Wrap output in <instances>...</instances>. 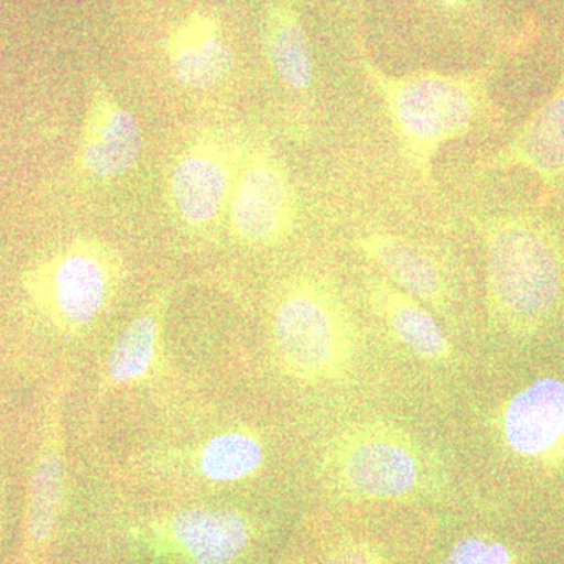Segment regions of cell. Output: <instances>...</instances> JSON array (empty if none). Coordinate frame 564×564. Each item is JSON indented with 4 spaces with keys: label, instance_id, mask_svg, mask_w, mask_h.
Masks as SVG:
<instances>
[{
    "label": "cell",
    "instance_id": "cell-4",
    "mask_svg": "<svg viewBox=\"0 0 564 564\" xmlns=\"http://www.w3.org/2000/svg\"><path fill=\"white\" fill-rule=\"evenodd\" d=\"M274 351L282 369L304 383L339 381L351 372L359 336L339 293L317 278L291 280L272 311Z\"/></svg>",
    "mask_w": 564,
    "mask_h": 564
},
{
    "label": "cell",
    "instance_id": "cell-2",
    "mask_svg": "<svg viewBox=\"0 0 564 564\" xmlns=\"http://www.w3.org/2000/svg\"><path fill=\"white\" fill-rule=\"evenodd\" d=\"M485 247L486 302L492 322L511 334H530L562 295V256L554 237L524 217L478 223Z\"/></svg>",
    "mask_w": 564,
    "mask_h": 564
},
{
    "label": "cell",
    "instance_id": "cell-21",
    "mask_svg": "<svg viewBox=\"0 0 564 564\" xmlns=\"http://www.w3.org/2000/svg\"><path fill=\"white\" fill-rule=\"evenodd\" d=\"M433 2L447 7V9H458V7L467 6V3L473 2V0H433Z\"/></svg>",
    "mask_w": 564,
    "mask_h": 564
},
{
    "label": "cell",
    "instance_id": "cell-11",
    "mask_svg": "<svg viewBox=\"0 0 564 564\" xmlns=\"http://www.w3.org/2000/svg\"><path fill=\"white\" fill-rule=\"evenodd\" d=\"M500 430L516 455L549 473H564V380L540 378L511 397Z\"/></svg>",
    "mask_w": 564,
    "mask_h": 564
},
{
    "label": "cell",
    "instance_id": "cell-6",
    "mask_svg": "<svg viewBox=\"0 0 564 564\" xmlns=\"http://www.w3.org/2000/svg\"><path fill=\"white\" fill-rule=\"evenodd\" d=\"M228 212L237 242L267 248L288 239L299 218V196L284 163L272 152H252L237 176Z\"/></svg>",
    "mask_w": 564,
    "mask_h": 564
},
{
    "label": "cell",
    "instance_id": "cell-10",
    "mask_svg": "<svg viewBox=\"0 0 564 564\" xmlns=\"http://www.w3.org/2000/svg\"><path fill=\"white\" fill-rule=\"evenodd\" d=\"M143 135L140 122L102 80L88 88L74 166L87 180L111 181L139 162Z\"/></svg>",
    "mask_w": 564,
    "mask_h": 564
},
{
    "label": "cell",
    "instance_id": "cell-15",
    "mask_svg": "<svg viewBox=\"0 0 564 564\" xmlns=\"http://www.w3.org/2000/svg\"><path fill=\"white\" fill-rule=\"evenodd\" d=\"M367 303L393 339L422 361L447 362L454 347L425 304L383 278L366 284Z\"/></svg>",
    "mask_w": 564,
    "mask_h": 564
},
{
    "label": "cell",
    "instance_id": "cell-8",
    "mask_svg": "<svg viewBox=\"0 0 564 564\" xmlns=\"http://www.w3.org/2000/svg\"><path fill=\"white\" fill-rule=\"evenodd\" d=\"M237 170V152L223 137L206 133L180 152L169 176V202L185 226L203 229L228 210Z\"/></svg>",
    "mask_w": 564,
    "mask_h": 564
},
{
    "label": "cell",
    "instance_id": "cell-9",
    "mask_svg": "<svg viewBox=\"0 0 564 564\" xmlns=\"http://www.w3.org/2000/svg\"><path fill=\"white\" fill-rule=\"evenodd\" d=\"M66 386L58 378L44 410L41 443L25 507L24 547L21 564H44L66 494V441L63 426Z\"/></svg>",
    "mask_w": 564,
    "mask_h": 564
},
{
    "label": "cell",
    "instance_id": "cell-5",
    "mask_svg": "<svg viewBox=\"0 0 564 564\" xmlns=\"http://www.w3.org/2000/svg\"><path fill=\"white\" fill-rule=\"evenodd\" d=\"M128 267L99 237H77L33 265L24 289L33 306L65 336L90 332L121 295Z\"/></svg>",
    "mask_w": 564,
    "mask_h": 564
},
{
    "label": "cell",
    "instance_id": "cell-1",
    "mask_svg": "<svg viewBox=\"0 0 564 564\" xmlns=\"http://www.w3.org/2000/svg\"><path fill=\"white\" fill-rule=\"evenodd\" d=\"M367 80L380 96L400 154L419 181L432 187L437 154L477 131L489 110L494 66L469 73L415 70L393 76L359 50Z\"/></svg>",
    "mask_w": 564,
    "mask_h": 564
},
{
    "label": "cell",
    "instance_id": "cell-16",
    "mask_svg": "<svg viewBox=\"0 0 564 564\" xmlns=\"http://www.w3.org/2000/svg\"><path fill=\"white\" fill-rule=\"evenodd\" d=\"M169 291L152 296L139 314L118 334L107 352L102 367L101 393L143 380L158 362L162 350L163 318H165Z\"/></svg>",
    "mask_w": 564,
    "mask_h": 564
},
{
    "label": "cell",
    "instance_id": "cell-17",
    "mask_svg": "<svg viewBox=\"0 0 564 564\" xmlns=\"http://www.w3.org/2000/svg\"><path fill=\"white\" fill-rule=\"evenodd\" d=\"M263 50L278 79L293 91L314 85L315 65L310 39L295 0H269L263 21Z\"/></svg>",
    "mask_w": 564,
    "mask_h": 564
},
{
    "label": "cell",
    "instance_id": "cell-19",
    "mask_svg": "<svg viewBox=\"0 0 564 564\" xmlns=\"http://www.w3.org/2000/svg\"><path fill=\"white\" fill-rule=\"evenodd\" d=\"M444 564H519L518 556L500 541L467 536L451 549Z\"/></svg>",
    "mask_w": 564,
    "mask_h": 564
},
{
    "label": "cell",
    "instance_id": "cell-14",
    "mask_svg": "<svg viewBox=\"0 0 564 564\" xmlns=\"http://www.w3.org/2000/svg\"><path fill=\"white\" fill-rule=\"evenodd\" d=\"M358 247L408 295L437 311L451 303V285L443 269L417 245L392 232L373 231L359 237Z\"/></svg>",
    "mask_w": 564,
    "mask_h": 564
},
{
    "label": "cell",
    "instance_id": "cell-20",
    "mask_svg": "<svg viewBox=\"0 0 564 564\" xmlns=\"http://www.w3.org/2000/svg\"><path fill=\"white\" fill-rule=\"evenodd\" d=\"M323 564H386L384 556L369 543H347L337 547Z\"/></svg>",
    "mask_w": 564,
    "mask_h": 564
},
{
    "label": "cell",
    "instance_id": "cell-12",
    "mask_svg": "<svg viewBox=\"0 0 564 564\" xmlns=\"http://www.w3.org/2000/svg\"><path fill=\"white\" fill-rule=\"evenodd\" d=\"M165 52L173 79L188 90H210L234 68L231 46L221 22L210 11L195 10L177 22Z\"/></svg>",
    "mask_w": 564,
    "mask_h": 564
},
{
    "label": "cell",
    "instance_id": "cell-18",
    "mask_svg": "<svg viewBox=\"0 0 564 564\" xmlns=\"http://www.w3.org/2000/svg\"><path fill=\"white\" fill-rule=\"evenodd\" d=\"M265 448L256 434L232 430L210 437L199 451V474L215 484H231L251 477L261 469Z\"/></svg>",
    "mask_w": 564,
    "mask_h": 564
},
{
    "label": "cell",
    "instance_id": "cell-7",
    "mask_svg": "<svg viewBox=\"0 0 564 564\" xmlns=\"http://www.w3.org/2000/svg\"><path fill=\"white\" fill-rule=\"evenodd\" d=\"M250 536L242 514L217 508H191L137 530L143 551L162 564H232Z\"/></svg>",
    "mask_w": 564,
    "mask_h": 564
},
{
    "label": "cell",
    "instance_id": "cell-13",
    "mask_svg": "<svg viewBox=\"0 0 564 564\" xmlns=\"http://www.w3.org/2000/svg\"><path fill=\"white\" fill-rule=\"evenodd\" d=\"M484 170L521 166L544 185L564 181V69L554 95L540 107L507 147L481 163Z\"/></svg>",
    "mask_w": 564,
    "mask_h": 564
},
{
    "label": "cell",
    "instance_id": "cell-3",
    "mask_svg": "<svg viewBox=\"0 0 564 564\" xmlns=\"http://www.w3.org/2000/svg\"><path fill=\"white\" fill-rule=\"evenodd\" d=\"M329 484L352 500L415 499L440 488V459L393 423H355L344 430L325 456Z\"/></svg>",
    "mask_w": 564,
    "mask_h": 564
}]
</instances>
